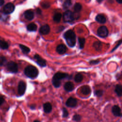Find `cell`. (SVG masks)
I'll return each instance as SVG.
<instances>
[{
  "instance_id": "18",
  "label": "cell",
  "mask_w": 122,
  "mask_h": 122,
  "mask_svg": "<svg viewBox=\"0 0 122 122\" xmlns=\"http://www.w3.org/2000/svg\"><path fill=\"white\" fill-rule=\"evenodd\" d=\"M43 109L46 113H49L52 110V106L49 102H46L43 105Z\"/></svg>"
},
{
  "instance_id": "28",
  "label": "cell",
  "mask_w": 122,
  "mask_h": 122,
  "mask_svg": "<svg viewBox=\"0 0 122 122\" xmlns=\"http://www.w3.org/2000/svg\"><path fill=\"white\" fill-rule=\"evenodd\" d=\"M52 83L53 84V85L55 87H59L61 85V81L60 80L56 79H52Z\"/></svg>"
},
{
  "instance_id": "39",
  "label": "cell",
  "mask_w": 122,
  "mask_h": 122,
  "mask_svg": "<svg viewBox=\"0 0 122 122\" xmlns=\"http://www.w3.org/2000/svg\"><path fill=\"white\" fill-rule=\"evenodd\" d=\"M4 2V0H0V6H2Z\"/></svg>"
},
{
  "instance_id": "27",
  "label": "cell",
  "mask_w": 122,
  "mask_h": 122,
  "mask_svg": "<svg viewBox=\"0 0 122 122\" xmlns=\"http://www.w3.org/2000/svg\"><path fill=\"white\" fill-rule=\"evenodd\" d=\"M93 47L97 51H99L102 48V44L100 41H96L93 44Z\"/></svg>"
},
{
  "instance_id": "7",
  "label": "cell",
  "mask_w": 122,
  "mask_h": 122,
  "mask_svg": "<svg viewBox=\"0 0 122 122\" xmlns=\"http://www.w3.org/2000/svg\"><path fill=\"white\" fill-rule=\"evenodd\" d=\"M26 85L25 83L23 81H20L18 85V93L20 95H22L25 93L26 90Z\"/></svg>"
},
{
  "instance_id": "3",
  "label": "cell",
  "mask_w": 122,
  "mask_h": 122,
  "mask_svg": "<svg viewBox=\"0 0 122 122\" xmlns=\"http://www.w3.org/2000/svg\"><path fill=\"white\" fill-rule=\"evenodd\" d=\"M63 19L65 22H71L74 20V14L70 10L66 11L63 15Z\"/></svg>"
},
{
  "instance_id": "10",
  "label": "cell",
  "mask_w": 122,
  "mask_h": 122,
  "mask_svg": "<svg viewBox=\"0 0 122 122\" xmlns=\"http://www.w3.org/2000/svg\"><path fill=\"white\" fill-rule=\"evenodd\" d=\"M34 58L36 60L37 63L41 66L44 67L46 66V61H45L41 58V57L39 56L38 54H35L34 56Z\"/></svg>"
},
{
  "instance_id": "16",
  "label": "cell",
  "mask_w": 122,
  "mask_h": 122,
  "mask_svg": "<svg viewBox=\"0 0 122 122\" xmlns=\"http://www.w3.org/2000/svg\"><path fill=\"white\" fill-rule=\"evenodd\" d=\"M64 89L67 92H71L74 89V85L72 82L71 81H68L65 83L64 85Z\"/></svg>"
},
{
  "instance_id": "12",
  "label": "cell",
  "mask_w": 122,
  "mask_h": 122,
  "mask_svg": "<svg viewBox=\"0 0 122 122\" xmlns=\"http://www.w3.org/2000/svg\"><path fill=\"white\" fill-rule=\"evenodd\" d=\"M66 51H67L66 47L65 46V45L62 44L59 45L56 48L57 52L60 54H64V53L66 52Z\"/></svg>"
},
{
  "instance_id": "37",
  "label": "cell",
  "mask_w": 122,
  "mask_h": 122,
  "mask_svg": "<svg viewBox=\"0 0 122 122\" xmlns=\"http://www.w3.org/2000/svg\"><path fill=\"white\" fill-rule=\"evenodd\" d=\"M4 99L3 97L1 96H0V105L2 104L4 102Z\"/></svg>"
},
{
  "instance_id": "36",
  "label": "cell",
  "mask_w": 122,
  "mask_h": 122,
  "mask_svg": "<svg viewBox=\"0 0 122 122\" xmlns=\"http://www.w3.org/2000/svg\"><path fill=\"white\" fill-rule=\"evenodd\" d=\"M122 43V39L118 42V44L116 45V46L115 48H114L112 49V51H113L114 50H115V49H116V48H117V47H118V46H119V45H120Z\"/></svg>"
},
{
  "instance_id": "11",
  "label": "cell",
  "mask_w": 122,
  "mask_h": 122,
  "mask_svg": "<svg viewBox=\"0 0 122 122\" xmlns=\"http://www.w3.org/2000/svg\"><path fill=\"white\" fill-rule=\"evenodd\" d=\"M50 31V28L49 26L47 24H46L41 26L39 30V31L41 33V34L42 35H46L48 34Z\"/></svg>"
},
{
  "instance_id": "30",
  "label": "cell",
  "mask_w": 122,
  "mask_h": 122,
  "mask_svg": "<svg viewBox=\"0 0 122 122\" xmlns=\"http://www.w3.org/2000/svg\"><path fill=\"white\" fill-rule=\"evenodd\" d=\"M6 59L4 56H0V66L3 65L6 62Z\"/></svg>"
},
{
  "instance_id": "24",
  "label": "cell",
  "mask_w": 122,
  "mask_h": 122,
  "mask_svg": "<svg viewBox=\"0 0 122 122\" xmlns=\"http://www.w3.org/2000/svg\"><path fill=\"white\" fill-rule=\"evenodd\" d=\"M83 79V76L80 73L77 74L74 78V80L77 82H80L82 81Z\"/></svg>"
},
{
  "instance_id": "17",
  "label": "cell",
  "mask_w": 122,
  "mask_h": 122,
  "mask_svg": "<svg viewBox=\"0 0 122 122\" xmlns=\"http://www.w3.org/2000/svg\"><path fill=\"white\" fill-rule=\"evenodd\" d=\"M91 88L89 86L85 85L81 87V93L85 95H89L91 93Z\"/></svg>"
},
{
  "instance_id": "38",
  "label": "cell",
  "mask_w": 122,
  "mask_h": 122,
  "mask_svg": "<svg viewBox=\"0 0 122 122\" xmlns=\"http://www.w3.org/2000/svg\"><path fill=\"white\" fill-rule=\"evenodd\" d=\"M36 12H37V13L38 14H41V10L39 8H37V10H36Z\"/></svg>"
},
{
  "instance_id": "23",
  "label": "cell",
  "mask_w": 122,
  "mask_h": 122,
  "mask_svg": "<svg viewBox=\"0 0 122 122\" xmlns=\"http://www.w3.org/2000/svg\"><path fill=\"white\" fill-rule=\"evenodd\" d=\"M20 48L22 52L24 53H28L30 51V48L25 45H23L22 44H20Z\"/></svg>"
},
{
  "instance_id": "20",
  "label": "cell",
  "mask_w": 122,
  "mask_h": 122,
  "mask_svg": "<svg viewBox=\"0 0 122 122\" xmlns=\"http://www.w3.org/2000/svg\"><path fill=\"white\" fill-rule=\"evenodd\" d=\"M27 28L28 30L32 31L36 30L37 29V25L35 23H31L27 26Z\"/></svg>"
},
{
  "instance_id": "35",
  "label": "cell",
  "mask_w": 122,
  "mask_h": 122,
  "mask_svg": "<svg viewBox=\"0 0 122 122\" xmlns=\"http://www.w3.org/2000/svg\"><path fill=\"white\" fill-rule=\"evenodd\" d=\"M99 62H100V61H98V60H92V61H90V63L91 64L94 65V64H98Z\"/></svg>"
},
{
  "instance_id": "13",
  "label": "cell",
  "mask_w": 122,
  "mask_h": 122,
  "mask_svg": "<svg viewBox=\"0 0 122 122\" xmlns=\"http://www.w3.org/2000/svg\"><path fill=\"white\" fill-rule=\"evenodd\" d=\"M34 12L31 10H27L24 12V16L25 18L28 20H32L34 18Z\"/></svg>"
},
{
  "instance_id": "33",
  "label": "cell",
  "mask_w": 122,
  "mask_h": 122,
  "mask_svg": "<svg viewBox=\"0 0 122 122\" xmlns=\"http://www.w3.org/2000/svg\"><path fill=\"white\" fill-rule=\"evenodd\" d=\"M68 114H69V113H68L67 110L65 108H63V115H62V116L63 117H67L68 116Z\"/></svg>"
},
{
  "instance_id": "15",
  "label": "cell",
  "mask_w": 122,
  "mask_h": 122,
  "mask_svg": "<svg viewBox=\"0 0 122 122\" xmlns=\"http://www.w3.org/2000/svg\"><path fill=\"white\" fill-rule=\"evenodd\" d=\"M67 76H68V74L66 73H62V72H57L54 75L53 78L59 80H61V79L66 78Z\"/></svg>"
},
{
  "instance_id": "34",
  "label": "cell",
  "mask_w": 122,
  "mask_h": 122,
  "mask_svg": "<svg viewBox=\"0 0 122 122\" xmlns=\"http://www.w3.org/2000/svg\"><path fill=\"white\" fill-rule=\"evenodd\" d=\"M42 6L43 8H49L50 6V4L49 3H47V2H43V3H42Z\"/></svg>"
},
{
  "instance_id": "19",
  "label": "cell",
  "mask_w": 122,
  "mask_h": 122,
  "mask_svg": "<svg viewBox=\"0 0 122 122\" xmlns=\"http://www.w3.org/2000/svg\"><path fill=\"white\" fill-rule=\"evenodd\" d=\"M115 92L118 96H122V85L117 84L115 86Z\"/></svg>"
},
{
  "instance_id": "9",
  "label": "cell",
  "mask_w": 122,
  "mask_h": 122,
  "mask_svg": "<svg viewBox=\"0 0 122 122\" xmlns=\"http://www.w3.org/2000/svg\"><path fill=\"white\" fill-rule=\"evenodd\" d=\"M77 101L76 99L72 97H70L67 100L66 104L68 107H74L77 105Z\"/></svg>"
},
{
  "instance_id": "26",
  "label": "cell",
  "mask_w": 122,
  "mask_h": 122,
  "mask_svg": "<svg viewBox=\"0 0 122 122\" xmlns=\"http://www.w3.org/2000/svg\"><path fill=\"white\" fill-rule=\"evenodd\" d=\"M82 6L79 3H76L74 6V10L76 12H79L81 11Z\"/></svg>"
},
{
  "instance_id": "8",
  "label": "cell",
  "mask_w": 122,
  "mask_h": 122,
  "mask_svg": "<svg viewBox=\"0 0 122 122\" xmlns=\"http://www.w3.org/2000/svg\"><path fill=\"white\" fill-rule=\"evenodd\" d=\"M112 112L113 115L117 117H122V113L120 108L117 105H114L112 109Z\"/></svg>"
},
{
  "instance_id": "32",
  "label": "cell",
  "mask_w": 122,
  "mask_h": 122,
  "mask_svg": "<svg viewBox=\"0 0 122 122\" xmlns=\"http://www.w3.org/2000/svg\"><path fill=\"white\" fill-rule=\"evenodd\" d=\"M95 95L97 96H102L103 94V91L102 90H97L95 91Z\"/></svg>"
},
{
  "instance_id": "21",
  "label": "cell",
  "mask_w": 122,
  "mask_h": 122,
  "mask_svg": "<svg viewBox=\"0 0 122 122\" xmlns=\"http://www.w3.org/2000/svg\"><path fill=\"white\" fill-rule=\"evenodd\" d=\"M9 47L8 43L3 40H0V48L2 49H7Z\"/></svg>"
},
{
  "instance_id": "40",
  "label": "cell",
  "mask_w": 122,
  "mask_h": 122,
  "mask_svg": "<svg viewBox=\"0 0 122 122\" xmlns=\"http://www.w3.org/2000/svg\"><path fill=\"white\" fill-rule=\"evenodd\" d=\"M116 1L119 3H122V0H116Z\"/></svg>"
},
{
  "instance_id": "25",
  "label": "cell",
  "mask_w": 122,
  "mask_h": 122,
  "mask_svg": "<svg viewBox=\"0 0 122 122\" xmlns=\"http://www.w3.org/2000/svg\"><path fill=\"white\" fill-rule=\"evenodd\" d=\"M78 41H79V43L80 48L81 49H83L84 46L85 42V39L84 38H79Z\"/></svg>"
},
{
  "instance_id": "41",
  "label": "cell",
  "mask_w": 122,
  "mask_h": 122,
  "mask_svg": "<svg viewBox=\"0 0 122 122\" xmlns=\"http://www.w3.org/2000/svg\"><path fill=\"white\" fill-rule=\"evenodd\" d=\"M97 0L99 2H101V1H102V0Z\"/></svg>"
},
{
  "instance_id": "4",
  "label": "cell",
  "mask_w": 122,
  "mask_h": 122,
  "mask_svg": "<svg viewBox=\"0 0 122 122\" xmlns=\"http://www.w3.org/2000/svg\"><path fill=\"white\" fill-rule=\"evenodd\" d=\"M109 31L106 27L102 26L99 27L97 30V33L99 36L102 38H105L108 36Z\"/></svg>"
},
{
  "instance_id": "22",
  "label": "cell",
  "mask_w": 122,
  "mask_h": 122,
  "mask_svg": "<svg viewBox=\"0 0 122 122\" xmlns=\"http://www.w3.org/2000/svg\"><path fill=\"white\" fill-rule=\"evenodd\" d=\"M61 18V14L60 13H57L53 16V20L55 22L58 23L60 21Z\"/></svg>"
},
{
  "instance_id": "14",
  "label": "cell",
  "mask_w": 122,
  "mask_h": 122,
  "mask_svg": "<svg viewBox=\"0 0 122 122\" xmlns=\"http://www.w3.org/2000/svg\"><path fill=\"white\" fill-rule=\"evenodd\" d=\"M95 20L98 22H99L100 23H102V24L104 23L106 21V18L105 17V16L103 15H102V14L97 15L95 18Z\"/></svg>"
},
{
  "instance_id": "5",
  "label": "cell",
  "mask_w": 122,
  "mask_h": 122,
  "mask_svg": "<svg viewBox=\"0 0 122 122\" xmlns=\"http://www.w3.org/2000/svg\"><path fill=\"white\" fill-rule=\"evenodd\" d=\"M15 9V6L12 3H8L3 7V11L5 14H8L12 13Z\"/></svg>"
},
{
  "instance_id": "1",
  "label": "cell",
  "mask_w": 122,
  "mask_h": 122,
  "mask_svg": "<svg viewBox=\"0 0 122 122\" xmlns=\"http://www.w3.org/2000/svg\"><path fill=\"white\" fill-rule=\"evenodd\" d=\"M64 37L66 40L67 43L70 47H74L76 43V36L72 30H68L65 32Z\"/></svg>"
},
{
  "instance_id": "2",
  "label": "cell",
  "mask_w": 122,
  "mask_h": 122,
  "mask_svg": "<svg viewBox=\"0 0 122 122\" xmlns=\"http://www.w3.org/2000/svg\"><path fill=\"white\" fill-rule=\"evenodd\" d=\"M24 73L26 76L30 78H34L38 75V70L34 66L29 65L27 66L24 70Z\"/></svg>"
},
{
  "instance_id": "29",
  "label": "cell",
  "mask_w": 122,
  "mask_h": 122,
  "mask_svg": "<svg viewBox=\"0 0 122 122\" xmlns=\"http://www.w3.org/2000/svg\"><path fill=\"white\" fill-rule=\"evenodd\" d=\"M71 5V0H66L63 3V7L65 9L68 8Z\"/></svg>"
},
{
  "instance_id": "6",
  "label": "cell",
  "mask_w": 122,
  "mask_h": 122,
  "mask_svg": "<svg viewBox=\"0 0 122 122\" xmlns=\"http://www.w3.org/2000/svg\"><path fill=\"white\" fill-rule=\"evenodd\" d=\"M7 67L8 70L12 72H17L18 70V65L17 63L12 61H10L7 63Z\"/></svg>"
},
{
  "instance_id": "31",
  "label": "cell",
  "mask_w": 122,
  "mask_h": 122,
  "mask_svg": "<svg viewBox=\"0 0 122 122\" xmlns=\"http://www.w3.org/2000/svg\"><path fill=\"white\" fill-rule=\"evenodd\" d=\"M81 119V116L79 114L74 115L73 116V120L75 121H79Z\"/></svg>"
}]
</instances>
